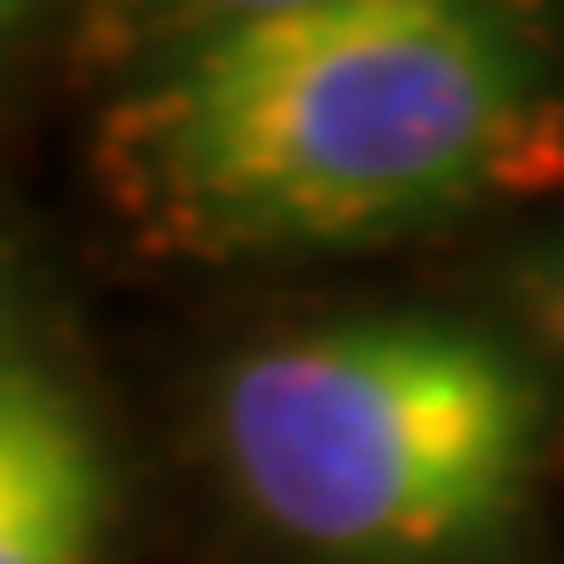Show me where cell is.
Returning a JSON list of instances; mask_svg holds the SVG:
<instances>
[{"label": "cell", "instance_id": "1", "mask_svg": "<svg viewBox=\"0 0 564 564\" xmlns=\"http://www.w3.org/2000/svg\"><path fill=\"white\" fill-rule=\"evenodd\" d=\"M113 176L188 251L351 245L552 188L564 82L484 7H239L126 95Z\"/></svg>", "mask_w": 564, "mask_h": 564}, {"label": "cell", "instance_id": "2", "mask_svg": "<svg viewBox=\"0 0 564 564\" xmlns=\"http://www.w3.org/2000/svg\"><path fill=\"white\" fill-rule=\"evenodd\" d=\"M540 383L502 339L440 314L339 321L226 377L220 445L245 502L333 558H452L521 514Z\"/></svg>", "mask_w": 564, "mask_h": 564}, {"label": "cell", "instance_id": "3", "mask_svg": "<svg viewBox=\"0 0 564 564\" xmlns=\"http://www.w3.org/2000/svg\"><path fill=\"white\" fill-rule=\"evenodd\" d=\"M107 458L69 383L0 333V564H95Z\"/></svg>", "mask_w": 564, "mask_h": 564}, {"label": "cell", "instance_id": "4", "mask_svg": "<svg viewBox=\"0 0 564 564\" xmlns=\"http://www.w3.org/2000/svg\"><path fill=\"white\" fill-rule=\"evenodd\" d=\"M527 295H533V314H540V326L552 333V345L564 351V245L540 258V270H533V282H527Z\"/></svg>", "mask_w": 564, "mask_h": 564}]
</instances>
